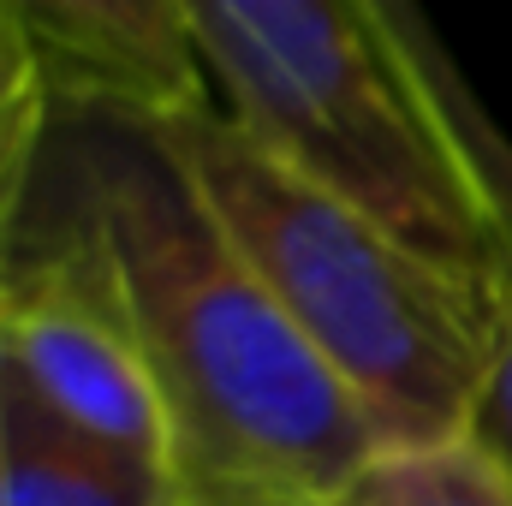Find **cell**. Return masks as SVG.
<instances>
[{
  "instance_id": "cell-1",
  "label": "cell",
  "mask_w": 512,
  "mask_h": 506,
  "mask_svg": "<svg viewBox=\"0 0 512 506\" xmlns=\"http://www.w3.org/2000/svg\"><path fill=\"white\" fill-rule=\"evenodd\" d=\"M18 251L66 256L96 286L161 393L185 495L322 506L382 453L149 126L54 114Z\"/></svg>"
},
{
  "instance_id": "cell-2",
  "label": "cell",
  "mask_w": 512,
  "mask_h": 506,
  "mask_svg": "<svg viewBox=\"0 0 512 506\" xmlns=\"http://www.w3.org/2000/svg\"><path fill=\"white\" fill-rule=\"evenodd\" d=\"M215 102L489 322L512 310V137L417 6L191 0Z\"/></svg>"
},
{
  "instance_id": "cell-3",
  "label": "cell",
  "mask_w": 512,
  "mask_h": 506,
  "mask_svg": "<svg viewBox=\"0 0 512 506\" xmlns=\"http://www.w3.org/2000/svg\"><path fill=\"white\" fill-rule=\"evenodd\" d=\"M149 131L382 447L465 435L495 340V322L465 292L268 155L221 102Z\"/></svg>"
},
{
  "instance_id": "cell-4",
  "label": "cell",
  "mask_w": 512,
  "mask_h": 506,
  "mask_svg": "<svg viewBox=\"0 0 512 506\" xmlns=\"http://www.w3.org/2000/svg\"><path fill=\"white\" fill-rule=\"evenodd\" d=\"M0 370L84 441L173 471L161 393L96 286L54 251H18L0 280ZM179 477V471H173Z\"/></svg>"
},
{
  "instance_id": "cell-5",
  "label": "cell",
  "mask_w": 512,
  "mask_h": 506,
  "mask_svg": "<svg viewBox=\"0 0 512 506\" xmlns=\"http://www.w3.org/2000/svg\"><path fill=\"white\" fill-rule=\"evenodd\" d=\"M18 18L42 60L54 114L161 126L215 102L191 0H18Z\"/></svg>"
},
{
  "instance_id": "cell-6",
  "label": "cell",
  "mask_w": 512,
  "mask_h": 506,
  "mask_svg": "<svg viewBox=\"0 0 512 506\" xmlns=\"http://www.w3.org/2000/svg\"><path fill=\"white\" fill-rule=\"evenodd\" d=\"M179 477L66 429L0 370V506H179Z\"/></svg>"
},
{
  "instance_id": "cell-7",
  "label": "cell",
  "mask_w": 512,
  "mask_h": 506,
  "mask_svg": "<svg viewBox=\"0 0 512 506\" xmlns=\"http://www.w3.org/2000/svg\"><path fill=\"white\" fill-rule=\"evenodd\" d=\"M48 131H54V96H48L42 60L30 48L18 0H0V280L12 274V256L30 221Z\"/></svg>"
},
{
  "instance_id": "cell-8",
  "label": "cell",
  "mask_w": 512,
  "mask_h": 506,
  "mask_svg": "<svg viewBox=\"0 0 512 506\" xmlns=\"http://www.w3.org/2000/svg\"><path fill=\"white\" fill-rule=\"evenodd\" d=\"M322 506H512V477L465 435L382 447Z\"/></svg>"
},
{
  "instance_id": "cell-9",
  "label": "cell",
  "mask_w": 512,
  "mask_h": 506,
  "mask_svg": "<svg viewBox=\"0 0 512 506\" xmlns=\"http://www.w3.org/2000/svg\"><path fill=\"white\" fill-rule=\"evenodd\" d=\"M465 441H477V447L512 477V310H501V322H495L489 364H483V387H477V399H471Z\"/></svg>"
},
{
  "instance_id": "cell-10",
  "label": "cell",
  "mask_w": 512,
  "mask_h": 506,
  "mask_svg": "<svg viewBox=\"0 0 512 506\" xmlns=\"http://www.w3.org/2000/svg\"><path fill=\"white\" fill-rule=\"evenodd\" d=\"M179 506H233V501H209V495H179Z\"/></svg>"
}]
</instances>
